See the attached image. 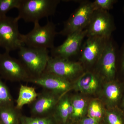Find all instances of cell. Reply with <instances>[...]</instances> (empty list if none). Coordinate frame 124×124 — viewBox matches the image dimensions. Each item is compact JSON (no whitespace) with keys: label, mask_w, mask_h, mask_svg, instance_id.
<instances>
[{"label":"cell","mask_w":124,"mask_h":124,"mask_svg":"<svg viewBox=\"0 0 124 124\" xmlns=\"http://www.w3.org/2000/svg\"><path fill=\"white\" fill-rule=\"evenodd\" d=\"M119 107L120 108L121 110L122 111V112L124 113V94L123 98H122L121 102L120 103Z\"/></svg>","instance_id":"28"},{"label":"cell","mask_w":124,"mask_h":124,"mask_svg":"<svg viewBox=\"0 0 124 124\" xmlns=\"http://www.w3.org/2000/svg\"><path fill=\"white\" fill-rule=\"evenodd\" d=\"M86 28V37L98 36L108 38L111 36L116 28L114 18L108 11L95 10Z\"/></svg>","instance_id":"10"},{"label":"cell","mask_w":124,"mask_h":124,"mask_svg":"<svg viewBox=\"0 0 124 124\" xmlns=\"http://www.w3.org/2000/svg\"><path fill=\"white\" fill-rule=\"evenodd\" d=\"M103 124H124V113L119 107L106 109Z\"/></svg>","instance_id":"21"},{"label":"cell","mask_w":124,"mask_h":124,"mask_svg":"<svg viewBox=\"0 0 124 124\" xmlns=\"http://www.w3.org/2000/svg\"><path fill=\"white\" fill-rule=\"evenodd\" d=\"M62 96L44 90L38 93L36 99L31 104V116L42 117L53 115L56 105Z\"/></svg>","instance_id":"13"},{"label":"cell","mask_w":124,"mask_h":124,"mask_svg":"<svg viewBox=\"0 0 124 124\" xmlns=\"http://www.w3.org/2000/svg\"><path fill=\"white\" fill-rule=\"evenodd\" d=\"M9 53L0 54V75L10 81L26 82L31 77L29 72L20 60L12 57Z\"/></svg>","instance_id":"9"},{"label":"cell","mask_w":124,"mask_h":124,"mask_svg":"<svg viewBox=\"0 0 124 124\" xmlns=\"http://www.w3.org/2000/svg\"><path fill=\"white\" fill-rule=\"evenodd\" d=\"M34 24L33 29L29 33L21 34L20 39L23 45L37 48H53L54 39L58 34L55 24L48 21L45 26H40L39 22Z\"/></svg>","instance_id":"2"},{"label":"cell","mask_w":124,"mask_h":124,"mask_svg":"<svg viewBox=\"0 0 124 124\" xmlns=\"http://www.w3.org/2000/svg\"><path fill=\"white\" fill-rule=\"evenodd\" d=\"M123 13H124V9H123Z\"/></svg>","instance_id":"30"},{"label":"cell","mask_w":124,"mask_h":124,"mask_svg":"<svg viewBox=\"0 0 124 124\" xmlns=\"http://www.w3.org/2000/svg\"><path fill=\"white\" fill-rule=\"evenodd\" d=\"M22 116L15 105L0 108V124H20Z\"/></svg>","instance_id":"18"},{"label":"cell","mask_w":124,"mask_h":124,"mask_svg":"<svg viewBox=\"0 0 124 124\" xmlns=\"http://www.w3.org/2000/svg\"><path fill=\"white\" fill-rule=\"evenodd\" d=\"M0 54H1L0 53Z\"/></svg>","instance_id":"31"},{"label":"cell","mask_w":124,"mask_h":124,"mask_svg":"<svg viewBox=\"0 0 124 124\" xmlns=\"http://www.w3.org/2000/svg\"><path fill=\"white\" fill-rule=\"evenodd\" d=\"M85 71L79 62L50 56L44 72L54 74L73 82Z\"/></svg>","instance_id":"8"},{"label":"cell","mask_w":124,"mask_h":124,"mask_svg":"<svg viewBox=\"0 0 124 124\" xmlns=\"http://www.w3.org/2000/svg\"><path fill=\"white\" fill-rule=\"evenodd\" d=\"M86 37L79 53V62L82 64L85 71H93L104 51L108 38L98 36Z\"/></svg>","instance_id":"6"},{"label":"cell","mask_w":124,"mask_h":124,"mask_svg":"<svg viewBox=\"0 0 124 124\" xmlns=\"http://www.w3.org/2000/svg\"><path fill=\"white\" fill-rule=\"evenodd\" d=\"M67 124H78L77 123H70V122H69V123H68Z\"/></svg>","instance_id":"29"},{"label":"cell","mask_w":124,"mask_h":124,"mask_svg":"<svg viewBox=\"0 0 124 124\" xmlns=\"http://www.w3.org/2000/svg\"><path fill=\"white\" fill-rule=\"evenodd\" d=\"M117 1L116 0H95L93 1V4L95 10L108 11L113 8Z\"/></svg>","instance_id":"26"},{"label":"cell","mask_w":124,"mask_h":124,"mask_svg":"<svg viewBox=\"0 0 124 124\" xmlns=\"http://www.w3.org/2000/svg\"><path fill=\"white\" fill-rule=\"evenodd\" d=\"M53 115L59 124L69 122L71 115L70 95L69 93L62 95L58 102Z\"/></svg>","instance_id":"17"},{"label":"cell","mask_w":124,"mask_h":124,"mask_svg":"<svg viewBox=\"0 0 124 124\" xmlns=\"http://www.w3.org/2000/svg\"><path fill=\"white\" fill-rule=\"evenodd\" d=\"M94 10L92 1H82L78 8L64 22L63 28L58 32V34L67 36L85 29L89 24Z\"/></svg>","instance_id":"5"},{"label":"cell","mask_w":124,"mask_h":124,"mask_svg":"<svg viewBox=\"0 0 124 124\" xmlns=\"http://www.w3.org/2000/svg\"><path fill=\"white\" fill-rule=\"evenodd\" d=\"M26 82L42 86L47 90L61 95L72 90L73 82L52 73L44 72L35 77H31Z\"/></svg>","instance_id":"12"},{"label":"cell","mask_w":124,"mask_h":124,"mask_svg":"<svg viewBox=\"0 0 124 124\" xmlns=\"http://www.w3.org/2000/svg\"><path fill=\"white\" fill-rule=\"evenodd\" d=\"M106 109L104 104L98 98H92L89 103L86 116L103 124Z\"/></svg>","instance_id":"20"},{"label":"cell","mask_w":124,"mask_h":124,"mask_svg":"<svg viewBox=\"0 0 124 124\" xmlns=\"http://www.w3.org/2000/svg\"><path fill=\"white\" fill-rule=\"evenodd\" d=\"M87 33V29L85 28L67 36L62 45L51 49V57L70 59L72 57L79 54L83 40L86 37Z\"/></svg>","instance_id":"11"},{"label":"cell","mask_w":124,"mask_h":124,"mask_svg":"<svg viewBox=\"0 0 124 124\" xmlns=\"http://www.w3.org/2000/svg\"><path fill=\"white\" fill-rule=\"evenodd\" d=\"M35 88L31 86L21 85L18 96L16 100V108L21 110L24 105L31 104L38 97Z\"/></svg>","instance_id":"19"},{"label":"cell","mask_w":124,"mask_h":124,"mask_svg":"<svg viewBox=\"0 0 124 124\" xmlns=\"http://www.w3.org/2000/svg\"><path fill=\"white\" fill-rule=\"evenodd\" d=\"M22 0H0V18L6 16L8 11L12 9H18Z\"/></svg>","instance_id":"24"},{"label":"cell","mask_w":124,"mask_h":124,"mask_svg":"<svg viewBox=\"0 0 124 124\" xmlns=\"http://www.w3.org/2000/svg\"><path fill=\"white\" fill-rule=\"evenodd\" d=\"M124 94V82L116 79L103 83L97 98L108 109L119 107Z\"/></svg>","instance_id":"15"},{"label":"cell","mask_w":124,"mask_h":124,"mask_svg":"<svg viewBox=\"0 0 124 124\" xmlns=\"http://www.w3.org/2000/svg\"><path fill=\"white\" fill-rule=\"evenodd\" d=\"M18 50L19 60L26 67L31 77L39 76L44 72L50 57L48 49L23 46Z\"/></svg>","instance_id":"4"},{"label":"cell","mask_w":124,"mask_h":124,"mask_svg":"<svg viewBox=\"0 0 124 124\" xmlns=\"http://www.w3.org/2000/svg\"><path fill=\"white\" fill-rule=\"evenodd\" d=\"M91 98L79 93L70 95L71 115L69 122L77 123L86 116L89 103Z\"/></svg>","instance_id":"16"},{"label":"cell","mask_w":124,"mask_h":124,"mask_svg":"<svg viewBox=\"0 0 124 124\" xmlns=\"http://www.w3.org/2000/svg\"><path fill=\"white\" fill-rule=\"evenodd\" d=\"M119 50L118 45L111 36L107 40L104 51L93 71L104 83L116 79Z\"/></svg>","instance_id":"3"},{"label":"cell","mask_w":124,"mask_h":124,"mask_svg":"<svg viewBox=\"0 0 124 124\" xmlns=\"http://www.w3.org/2000/svg\"><path fill=\"white\" fill-rule=\"evenodd\" d=\"M13 105V98L9 89L0 78V108Z\"/></svg>","instance_id":"23"},{"label":"cell","mask_w":124,"mask_h":124,"mask_svg":"<svg viewBox=\"0 0 124 124\" xmlns=\"http://www.w3.org/2000/svg\"><path fill=\"white\" fill-rule=\"evenodd\" d=\"M20 124H59L53 115L48 116H22Z\"/></svg>","instance_id":"22"},{"label":"cell","mask_w":124,"mask_h":124,"mask_svg":"<svg viewBox=\"0 0 124 124\" xmlns=\"http://www.w3.org/2000/svg\"><path fill=\"white\" fill-rule=\"evenodd\" d=\"M17 17H11L5 16L0 18V47L5 52L19 49L23 46L19 32Z\"/></svg>","instance_id":"7"},{"label":"cell","mask_w":124,"mask_h":124,"mask_svg":"<svg viewBox=\"0 0 124 124\" xmlns=\"http://www.w3.org/2000/svg\"><path fill=\"white\" fill-rule=\"evenodd\" d=\"M60 2V0H22L17 17L26 22H39L54 15Z\"/></svg>","instance_id":"1"},{"label":"cell","mask_w":124,"mask_h":124,"mask_svg":"<svg viewBox=\"0 0 124 124\" xmlns=\"http://www.w3.org/2000/svg\"><path fill=\"white\" fill-rule=\"evenodd\" d=\"M101 78L94 72L85 71L73 82L72 90L90 97H97L103 85Z\"/></svg>","instance_id":"14"},{"label":"cell","mask_w":124,"mask_h":124,"mask_svg":"<svg viewBox=\"0 0 124 124\" xmlns=\"http://www.w3.org/2000/svg\"><path fill=\"white\" fill-rule=\"evenodd\" d=\"M78 124H102L98 122L93 118L89 117L88 116H85L82 119L80 120Z\"/></svg>","instance_id":"27"},{"label":"cell","mask_w":124,"mask_h":124,"mask_svg":"<svg viewBox=\"0 0 124 124\" xmlns=\"http://www.w3.org/2000/svg\"><path fill=\"white\" fill-rule=\"evenodd\" d=\"M116 79L124 82V41L118 52Z\"/></svg>","instance_id":"25"}]
</instances>
